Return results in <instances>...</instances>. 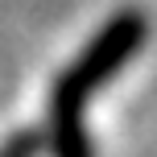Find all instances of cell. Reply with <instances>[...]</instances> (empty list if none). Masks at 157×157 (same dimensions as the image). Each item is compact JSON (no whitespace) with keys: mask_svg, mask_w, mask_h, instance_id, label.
<instances>
[{"mask_svg":"<svg viewBox=\"0 0 157 157\" xmlns=\"http://www.w3.org/2000/svg\"><path fill=\"white\" fill-rule=\"evenodd\" d=\"M145 37H149V21L136 8L108 17V21L95 29V37L87 41L75 54V62L50 87V103H46V128H41V141H46L50 157H95V145L87 136V120L83 108L95 91L112 83L136 54H141Z\"/></svg>","mask_w":157,"mask_h":157,"instance_id":"cell-1","label":"cell"},{"mask_svg":"<svg viewBox=\"0 0 157 157\" xmlns=\"http://www.w3.org/2000/svg\"><path fill=\"white\" fill-rule=\"evenodd\" d=\"M41 149H46L41 132H29V128H21V132H13L4 145H0V157H37Z\"/></svg>","mask_w":157,"mask_h":157,"instance_id":"cell-2","label":"cell"}]
</instances>
